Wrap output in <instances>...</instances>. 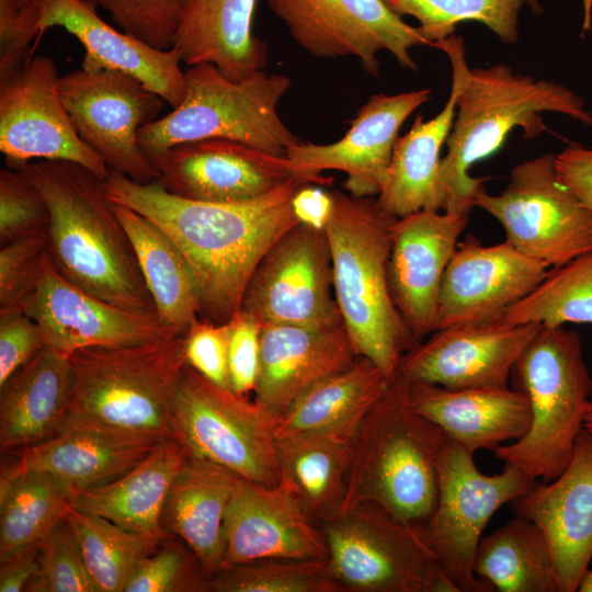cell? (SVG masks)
<instances>
[{
    "label": "cell",
    "mask_w": 592,
    "mask_h": 592,
    "mask_svg": "<svg viewBox=\"0 0 592 592\" xmlns=\"http://www.w3.org/2000/svg\"><path fill=\"white\" fill-rule=\"evenodd\" d=\"M293 179L263 196L241 202L183 198L157 181L139 183L110 170L103 180L109 200L158 225L179 247L195 276L201 319L228 322L240 311L257 265L288 229L298 224L292 208Z\"/></svg>",
    "instance_id": "cell-1"
},
{
    "label": "cell",
    "mask_w": 592,
    "mask_h": 592,
    "mask_svg": "<svg viewBox=\"0 0 592 592\" xmlns=\"http://www.w3.org/2000/svg\"><path fill=\"white\" fill-rule=\"evenodd\" d=\"M15 170L35 185L47 205L48 254L58 273L114 306L157 315L103 181L71 161L36 160Z\"/></svg>",
    "instance_id": "cell-2"
},
{
    "label": "cell",
    "mask_w": 592,
    "mask_h": 592,
    "mask_svg": "<svg viewBox=\"0 0 592 592\" xmlns=\"http://www.w3.org/2000/svg\"><path fill=\"white\" fill-rule=\"evenodd\" d=\"M543 112L560 113L592 127V113L583 99L561 83L514 73L502 64L476 69L466 65L440 166L443 210L470 213L487 179L469 175V168L497 152L516 127L526 138L542 134L546 129Z\"/></svg>",
    "instance_id": "cell-3"
},
{
    "label": "cell",
    "mask_w": 592,
    "mask_h": 592,
    "mask_svg": "<svg viewBox=\"0 0 592 592\" xmlns=\"http://www.w3.org/2000/svg\"><path fill=\"white\" fill-rule=\"evenodd\" d=\"M446 439L411 407L408 382L396 373L353 439L337 514L373 502L424 532L436 505Z\"/></svg>",
    "instance_id": "cell-4"
},
{
    "label": "cell",
    "mask_w": 592,
    "mask_h": 592,
    "mask_svg": "<svg viewBox=\"0 0 592 592\" xmlns=\"http://www.w3.org/2000/svg\"><path fill=\"white\" fill-rule=\"evenodd\" d=\"M331 195L333 210L325 231L342 322L355 354L369 358L392 377L401 356L419 343L398 312L389 287L396 217L373 197H354L341 191Z\"/></svg>",
    "instance_id": "cell-5"
},
{
    "label": "cell",
    "mask_w": 592,
    "mask_h": 592,
    "mask_svg": "<svg viewBox=\"0 0 592 592\" xmlns=\"http://www.w3.org/2000/svg\"><path fill=\"white\" fill-rule=\"evenodd\" d=\"M68 358L72 387L66 420L160 440L174 437V401L186 364L184 334L84 348Z\"/></svg>",
    "instance_id": "cell-6"
},
{
    "label": "cell",
    "mask_w": 592,
    "mask_h": 592,
    "mask_svg": "<svg viewBox=\"0 0 592 592\" xmlns=\"http://www.w3.org/2000/svg\"><path fill=\"white\" fill-rule=\"evenodd\" d=\"M510 380L528 397L531 425L494 455L532 479L550 481L568 465L591 406L592 378L580 335L565 326H540Z\"/></svg>",
    "instance_id": "cell-7"
},
{
    "label": "cell",
    "mask_w": 592,
    "mask_h": 592,
    "mask_svg": "<svg viewBox=\"0 0 592 592\" xmlns=\"http://www.w3.org/2000/svg\"><path fill=\"white\" fill-rule=\"evenodd\" d=\"M185 93L172 111L143 126L138 141L149 158L177 144L221 138L285 156L298 143L277 105L291 87L286 76L258 71L241 81L214 65L187 67Z\"/></svg>",
    "instance_id": "cell-8"
},
{
    "label": "cell",
    "mask_w": 592,
    "mask_h": 592,
    "mask_svg": "<svg viewBox=\"0 0 592 592\" xmlns=\"http://www.w3.org/2000/svg\"><path fill=\"white\" fill-rule=\"evenodd\" d=\"M318 526L341 591L458 592L425 533L376 503H358Z\"/></svg>",
    "instance_id": "cell-9"
},
{
    "label": "cell",
    "mask_w": 592,
    "mask_h": 592,
    "mask_svg": "<svg viewBox=\"0 0 592 592\" xmlns=\"http://www.w3.org/2000/svg\"><path fill=\"white\" fill-rule=\"evenodd\" d=\"M173 433L186 451L264 486L280 483L276 420L254 400L223 388L185 364Z\"/></svg>",
    "instance_id": "cell-10"
},
{
    "label": "cell",
    "mask_w": 592,
    "mask_h": 592,
    "mask_svg": "<svg viewBox=\"0 0 592 592\" xmlns=\"http://www.w3.org/2000/svg\"><path fill=\"white\" fill-rule=\"evenodd\" d=\"M437 476L436 505L424 531L429 545L458 592H493L474 570L483 530L502 505L538 481L511 465L500 474H482L474 453L448 437L439 458Z\"/></svg>",
    "instance_id": "cell-11"
},
{
    "label": "cell",
    "mask_w": 592,
    "mask_h": 592,
    "mask_svg": "<svg viewBox=\"0 0 592 592\" xmlns=\"http://www.w3.org/2000/svg\"><path fill=\"white\" fill-rule=\"evenodd\" d=\"M474 206L501 224L505 241L550 269L592 250V210L562 183L554 153L516 164L500 194L483 187Z\"/></svg>",
    "instance_id": "cell-12"
},
{
    "label": "cell",
    "mask_w": 592,
    "mask_h": 592,
    "mask_svg": "<svg viewBox=\"0 0 592 592\" xmlns=\"http://www.w3.org/2000/svg\"><path fill=\"white\" fill-rule=\"evenodd\" d=\"M59 90L78 134L110 170L139 183L157 180L138 133L159 118L160 95L129 75L82 67L60 76Z\"/></svg>",
    "instance_id": "cell-13"
},
{
    "label": "cell",
    "mask_w": 592,
    "mask_h": 592,
    "mask_svg": "<svg viewBox=\"0 0 592 592\" xmlns=\"http://www.w3.org/2000/svg\"><path fill=\"white\" fill-rule=\"evenodd\" d=\"M240 311L260 325L342 322L326 231L298 223L284 232L257 265Z\"/></svg>",
    "instance_id": "cell-14"
},
{
    "label": "cell",
    "mask_w": 592,
    "mask_h": 592,
    "mask_svg": "<svg viewBox=\"0 0 592 592\" xmlns=\"http://www.w3.org/2000/svg\"><path fill=\"white\" fill-rule=\"evenodd\" d=\"M59 78L50 57L32 56L0 81V151L12 169L36 160L71 161L103 181L110 169L78 134Z\"/></svg>",
    "instance_id": "cell-15"
},
{
    "label": "cell",
    "mask_w": 592,
    "mask_h": 592,
    "mask_svg": "<svg viewBox=\"0 0 592 592\" xmlns=\"http://www.w3.org/2000/svg\"><path fill=\"white\" fill-rule=\"evenodd\" d=\"M294 41L319 58L353 56L378 75L382 50L406 69L417 70L410 49L429 45L418 27L406 23L383 0H266Z\"/></svg>",
    "instance_id": "cell-16"
},
{
    "label": "cell",
    "mask_w": 592,
    "mask_h": 592,
    "mask_svg": "<svg viewBox=\"0 0 592 592\" xmlns=\"http://www.w3.org/2000/svg\"><path fill=\"white\" fill-rule=\"evenodd\" d=\"M148 159L164 190L194 201L241 202L271 193L293 179L319 185L332 181L303 173L286 156L221 138L177 144Z\"/></svg>",
    "instance_id": "cell-17"
},
{
    "label": "cell",
    "mask_w": 592,
    "mask_h": 592,
    "mask_svg": "<svg viewBox=\"0 0 592 592\" xmlns=\"http://www.w3.org/2000/svg\"><path fill=\"white\" fill-rule=\"evenodd\" d=\"M540 326L498 320L435 330L401 356L397 374L448 389L509 386L516 361Z\"/></svg>",
    "instance_id": "cell-18"
},
{
    "label": "cell",
    "mask_w": 592,
    "mask_h": 592,
    "mask_svg": "<svg viewBox=\"0 0 592 592\" xmlns=\"http://www.w3.org/2000/svg\"><path fill=\"white\" fill-rule=\"evenodd\" d=\"M550 267L508 241L485 246L473 237L458 242L446 267L435 330L501 320L527 296Z\"/></svg>",
    "instance_id": "cell-19"
},
{
    "label": "cell",
    "mask_w": 592,
    "mask_h": 592,
    "mask_svg": "<svg viewBox=\"0 0 592 592\" xmlns=\"http://www.w3.org/2000/svg\"><path fill=\"white\" fill-rule=\"evenodd\" d=\"M21 309L38 325L45 346L66 356L84 348L133 345L180 335L156 314L119 308L72 284L58 273L50 258L38 287Z\"/></svg>",
    "instance_id": "cell-20"
},
{
    "label": "cell",
    "mask_w": 592,
    "mask_h": 592,
    "mask_svg": "<svg viewBox=\"0 0 592 592\" xmlns=\"http://www.w3.org/2000/svg\"><path fill=\"white\" fill-rule=\"evenodd\" d=\"M469 214L420 210L396 218L391 226L390 293L418 342L435 331L443 277Z\"/></svg>",
    "instance_id": "cell-21"
},
{
    "label": "cell",
    "mask_w": 592,
    "mask_h": 592,
    "mask_svg": "<svg viewBox=\"0 0 592 592\" xmlns=\"http://www.w3.org/2000/svg\"><path fill=\"white\" fill-rule=\"evenodd\" d=\"M430 96L429 89L373 94L358 109L341 139L325 145L298 141L285 156L309 175L320 177L326 170L344 172L343 186L354 197L377 196L385 183L400 127Z\"/></svg>",
    "instance_id": "cell-22"
},
{
    "label": "cell",
    "mask_w": 592,
    "mask_h": 592,
    "mask_svg": "<svg viewBox=\"0 0 592 592\" xmlns=\"http://www.w3.org/2000/svg\"><path fill=\"white\" fill-rule=\"evenodd\" d=\"M162 441L66 420L49 440L2 454L0 479L46 475L69 493L109 483L144 460Z\"/></svg>",
    "instance_id": "cell-23"
},
{
    "label": "cell",
    "mask_w": 592,
    "mask_h": 592,
    "mask_svg": "<svg viewBox=\"0 0 592 592\" xmlns=\"http://www.w3.org/2000/svg\"><path fill=\"white\" fill-rule=\"evenodd\" d=\"M510 504L514 515L545 533L559 591H578L592 560V433L585 429L580 433L558 477L537 482Z\"/></svg>",
    "instance_id": "cell-24"
},
{
    "label": "cell",
    "mask_w": 592,
    "mask_h": 592,
    "mask_svg": "<svg viewBox=\"0 0 592 592\" xmlns=\"http://www.w3.org/2000/svg\"><path fill=\"white\" fill-rule=\"evenodd\" d=\"M271 558L327 559L328 550L318 524L287 487L242 478L225 516L220 569Z\"/></svg>",
    "instance_id": "cell-25"
},
{
    "label": "cell",
    "mask_w": 592,
    "mask_h": 592,
    "mask_svg": "<svg viewBox=\"0 0 592 592\" xmlns=\"http://www.w3.org/2000/svg\"><path fill=\"white\" fill-rule=\"evenodd\" d=\"M90 0H39L38 37L62 27L84 48L82 68L116 70L134 77L177 107L185 93V75L174 47L159 49L100 18Z\"/></svg>",
    "instance_id": "cell-26"
},
{
    "label": "cell",
    "mask_w": 592,
    "mask_h": 592,
    "mask_svg": "<svg viewBox=\"0 0 592 592\" xmlns=\"http://www.w3.org/2000/svg\"><path fill=\"white\" fill-rule=\"evenodd\" d=\"M254 401L277 420L312 386L357 355L343 322L329 326L261 325Z\"/></svg>",
    "instance_id": "cell-27"
},
{
    "label": "cell",
    "mask_w": 592,
    "mask_h": 592,
    "mask_svg": "<svg viewBox=\"0 0 592 592\" xmlns=\"http://www.w3.org/2000/svg\"><path fill=\"white\" fill-rule=\"evenodd\" d=\"M451 60V94L442 111L430 119L418 115L399 136L392 151L385 183L377 203L387 214L399 218L420 210H443L440 186L441 149L451 133L464 67L467 65L464 39L459 36L434 43Z\"/></svg>",
    "instance_id": "cell-28"
},
{
    "label": "cell",
    "mask_w": 592,
    "mask_h": 592,
    "mask_svg": "<svg viewBox=\"0 0 592 592\" xmlns=\"http://www.w3.org/2000/svg\"><path fill=\"white\" fill-rule=\"evenodd\" d=\"M408 397L418 413L471 453L515 442L531 425L528 397L510 386L448 389L408 382Z\"/></svg>",
    "instance_id": "cell-29"
},
{
    "label": "cell",
    "mask_w": 592,
    "mask_h": 592,
    "mask_svg": "<svg viewBox=\"0 0 592 592\" xmlns=\"http://www.w3.org/2000/svg\"><path fill=\"white\" fill-rule=\"evenodd\" d=\"M241 477L187 452L168 491L160 526L185 543L212 577L223 565L224 524Z\"/></svg>",
    "instance_id": "cell-30"
},
{
    "label": "cell",
    "mask_w": 592,
    "mask_h": 592,
    "mask_svg": "<svg viewBox=\"0 0 592 592\" xmlns=\"http://www.w3.org/2000/svg\"><path fill=\"white\" fill-rule=\"evenodd\" d=\"M72 387L68 356L45 346L0 387L1 455L55 436L67 419Z\"/></svg>",
    "instance_id": "cell-31"
},
{
    "label": "cell",
    "mask_w": 592,
    "mask_h": 592,
    "mask_svg": "<svg viewBox=\"0 0 592 592\" xmlns=\"http://www.w3.org/2000/svg\"><path fill=\"white\" fill-rule=\"evenodd\" d=\"M257 0H190L173 46L186 66L210 64L241 81L264 69L269 49L252 33Z\"/></svg>",
    "instance_id": "cell-32"
},
{
    "label": "cell",
    "mask_w": 592,
    "mask_h": 592,
    "mask_svg": "<svg viewBox=\"0 0 592 592\" xmlns=\"http://www.w3.org/2000/svg\"><path fill=\"white\" fill-rule=\"evenodd\" d=\"M186 456V448L177 439H167L127 473L103 486L70 493L68 502L127 531L168 537L160 526L161 513Z\"/></svg>",
    "instance_id": "cell-33"
},
{
    "label": "cell",
    "mask_w": 592,
    "mask_h": 592,
    "mask_svg": "<svg viewBox=\"0 0 592 592\" xmlns=\"http://www.w3.org/2000/svg\"><path fill=\"white\" fill-rule=\"evenodd\" d=\"M124 227L161 322L185 334L201 318L200 293L193 271L175 242L152 220L112 202Z\"/></svg>",
    "instance_id": "cell-34"
},
{
    "label": "cell",
    "mask_w": 592,
    "mask_h": 592,
    "mask_svg": "<svg viewBox=\"0 0 592 592\" xmlns=\"http://www.w3.org/2000/svg\"><path fill=\"white\" fill-rule=\"evenodd\" d=\"M391 378L369 358L357 356L308 389L276 420V439L303 432L354 437Z\"/></svg>",
    "instance_id": "cell-35"
},
{
    "label": "cell",
    "mask_w": 592,
    "mask_h": 592,
    "mask_svg": "<svg viewBox=\"0 0 592 592\" xmlns=\"http://www.w3.org/2000/svg\"><path fill=\"white\" fill-rule=\"evenodd\" d=\"M353 436L303 432L277 439L280 483L287 487L318 524L339 510Z\"/></svg>",
    "instance_id": "cell-36"
},
{
    "label": "cell",
    "mask_w": 592,
    "mask_h": 592,
    "mask_svg": "<svg viewBox=\"0 0 592 592\" xmlns=\"http://www.w3.org/2000/svg\"><path fill=\"white\" fill-rule=\"evenodd\" d=\"M474 570L494 591L560 592L545 533L517 515L481 538Z\"/></svg>",
    "instance_id": "cell-37"
},
{
    "label": "cell",
    "mask_w": 592,
    "mask_h": 592,
    "mask_svg": "<svg viewBox=\"0 0 592 592\" xmlns=\"http://www.w3.org/2000/svg\"><path fill=\"white\" fill-rule=\"evenodd\" d=\"M69 494L64 486L43 474L0 479V559L38 546L65 516Z\"/></svg>",
    "instance_id": "cell-38"
},
{
    "label": "cell",
    "mask_w": 592,
    "mask_h": 592,
    "mask_svg": "<svg viewBox=\"0 0 592 592\" xmlns=\"http://www.w3.org/2000/svg\"><path fill=\"white\" fill-rule=\"evenodd\" d=\"M65 519L71 525L99 592H124L140 562L164 537L138 534L68 504Z\"/></svg>",
    "instance_id": "cell-39"
},
{
    "label": "cell",
    "mask_w": 592,
    "mask_h": 592,
    "mask_svg": "<svg viewBox=\"0 0 592 592\" xmlns=\"http://www.w3.org/2000/svg\"><path fill=\"white\" fill-rule=\"evenodd\" d=\"M512 325H592V250L551 267L545 278L501 318Z\"/></svg>",
    "instance_id": "cell-40"
},
{
    "label": "cell",
    "mask_w": 592,
    "mask_h": 592,
    "mask_svg": "<svg viewBox=\"0 0 592 592\" xmlns=\"http://www.w3.org/2000/svg\"><path fill=\"white\" fill-rule=\"evenodd\" d=\"M396 14L420 22L429 45L451 37L457 24L473 21L489 27L502 42L519 39V11L524 0H383Z\"/></svg>",
    "instance_id": "cell-41"
},
{
    "label": "cell",
    "mask_w": 592,
    "mask_h": 592,
    "mask_svg": "<svg viewBox=\"0 0 592 592\" xmlns=\"http://www.w3.org/2000/svg\"><path fill=\"white\" fill-rule=\"evenodd\" d=\"M208 592H341L327 559H260L225 567Z\"/></svg>",
    "instance_id": "cell-42"
},
{
    "label": "cell",
    "mask_w": 592,
    "mask_h": 592,
    "mask_svg": "<svg viewBox=\"0 0 592 592\" xmlns=\"http://www.w3.org/2000/svg\"><path fill=\"white\" fill-rule=\"evenodd\" d=\"M25 592H99L65 516L38 544L36 569Z\"/></svg>",
    "instance_id": "cell-43"
},
{
    "label": "cell",
    "mask_w": 592,
    "mask_h": 592,
    "mask_svg": "<svg viewBox=\"0 0 592 592\" xmlns=\"http://www.w3.org/2000/svg\"><path fill=\"white\" fill-rule=\"evenodd\" d=\"M208 579L192 549L168 536L136 568L124 592H208Z\"/></svg>",
    "instance_id": "cell-44"
},
{
    "label": "cell",
    "mask_w": 592,
    "mask_h": 592,
    "mask_svg": "<svg viewBox=\"0 0 592 592\" xmlns=\"http://www.w3.org/2000/svg\"><path fill=\"white\" fill-rule=\"evenodd\" d=\"M110 12L124 32L159 49L173 46L190 0H90Z\"/></svg>",
    "instance_id": "cell-45"
},
{
    "label": "cell",
    "mask_w": 592,
    "mask_h": 592,
    "mask_svg": "<svg viewBox=\"0 0 592 592\" xmlns=\"http://www.w3.org/2000/svg\"><path fill=\"white\" fill-rule=\"evenodd\" d=\"M49 259L46 230L0 249V309L19 307L38 287Z\"/></svg>",
    "instance_id": "cell-46"
},
{
    "label": "cell",
    "mask_w": 592,
    "mask_h": 592,
    "mask_svg": "<svg viewBox=\"0 0 592 592\" xmlns=\"http://www.w3.org/2000/svg\"><path fill=\"white\" fill-rule=\"evenodd\" d=\"M47 205L35 185L20 171L0 170V243L46 230Z\"/></svg>",
    "instance_id": "cell-47"
},
{
    "label": "cell",
    "mask_w": 592,
    "mask_h": 592,
    "mask_svg": "<svg viewBox=\"0 0 592 592\" xmlns=\"http://www.w3.org/2000/svg\"><path fill=\"white\" fill-rule=\"evenodd\" d=\"M38 20L39 0H0V81L33 56L30 45L38 37Z\"/></svg>",
    "instance_id": "cell-48"
},
{
    "label": "cell",
    "mask_w": 592,
    "mask_h": 592,
    "mask_svg": "<svg viewBox=\"0 0 592 592\" xmlns=\"http://www.w3.org/2000/svg\"><path fill=\"white\" fill-rule=\"evenodd\" d=\"M230 325L196 320L184 334L186 364L215 385L230 389L228 348Z\"/></svg>",
    "instance_id": "cell-49"
},
{
    "label": "cell",
    "mask_w": 592,
    "mask_h": 592,
    "mask_svg": "<svg viewBox=\"0 0 592 592\" xmlns=\"http://www.w3.org/2000/svg\"><path fill=\"white\" fill-rule=\"evenodd\" d=\"M44 348L38 325L21 308L0 309V387Z\"/></svg>",
    "instance_id": "cell-50"
},
{
    "label": "cell",
    "mask_w": 592,
    "mask_h": 592,
    "mask_svg": "<svg viewBox=\"0 0 592 592\" xmlns=\"http://www.w3.org/2000/svg\"><path fill=\"white\" fill-rule=\"evenodd\" d=\"M228 369L230 389L247 396L254 390L260 367L261 325L239 311L229 321Z\"/></svg>",
    "instance_id": "cell-51"
},
{
    "label": "cell",
    "mask_w": 592,
    "mask_h": 592,
    "mask_svg": "<svg viewBox=\"0 0 592 592\" xmlns=\"http://www.w3.org/2000/svg\"><path fill=\"white\" fill-rule=\"evenodd\" d=\"M562 183L592 210V147L571 143L556 155Z\"/></svg>",
    "instance_id": "cell-52"
},
{
    "label": "cell",
    "mask_w": 592,
    "mask_h": 592,
    "mask_svg": "<svg viewBox=\"0 0 592 592\" xmlns=\"http://www.w3.org/2000/svg\"><path fill=\"white\" fill-rule=\"evenodd\" d=\"M292 208L298 223L325 230L332 215L333 198L319 184L304 183L294 193Z\"/></svg>",
    "instance_id": "cell-53"
},
{
    "label": "cell",
    "mask_w": 592,
    "mask_h": 592,
    "mask_svg": "<svg viewBox=\"0 0 592 592\" xmlns=\"http://www.w3.org/2000/svg\"><path fill=\"white\" fill-rule=\"evenodd\" d=\"M37 548L31 547L0 559V592L25 591L36 569Z\"/></svg>",
    "instance_id": "cell-54"
},
{
    "label": "cell",
    "mask_w": 592,
    "mask_h": 592,
    "mask_svg": "<svg viewBox=\"0 0 592 592\" xmlns=\"http://www.w3.org/2000/svg\"><path fill=\"white\" fill-rule=\"evenodd\" d=\"M578 591L580 592H592V568L588 569L585 572Z\"/></svg>",
    "instance_id": "cell-55"
},
{
    "label": "cell",
    "mask_w": 592,
    "mask_h": 592,
    "mask_svg": "<svg viewBox=\"0 0 592 592\" xmlns=\"http://www.w3.org/2000/svg\"><path fill=\"white\" fill-rule=\"evenodd\" d=\"M584 429L589 431L590 433H592V397H591V406H590L589 412L587 414L585 423H584Z\"/></svg>",
    "instance_id": "cell-56"
},
{
    "label": "cell",
    "mask_w": 592,
    "mask_h": 592,
    "mask_svg": "<svg viewBox=\"0 0 592 592\" xmlns=\"http://www.w3.org/2000/svg\"><path fill=\"white\" fill-rule=\"evenodd\" d=\"M524 1H526V3L531 7V9L533 10L534 13H540L542 12V8L539 7L537 0H524Z\"/></svg>",
    "instance_id": "cell-57"
},
{
    "label": "cell",
    "mask_w": 592,
    "mask_h": 592,
    "mask_svg": "<svg viewBox=\"0 0 592 592\" xmlns=\"http://www.w3.org/2000/svg\"><path fill=\"white\" fill-rule=\"evenodd\" d=\"M27 1H30V0H19L20 3H25Z\"/></svg>",
    "instance_id": "cell-58"
}]
</instances>
